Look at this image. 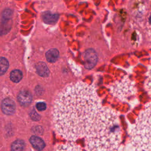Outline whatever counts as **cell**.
<instances>
[{
  "mask_svg": "<svg viewBox=\"0 0 151 151\" xmlns=\"http://www.w3.org/2000/svg\"><path fill=\"white\" fill-rule=\"evenodd\" d=\"M101 108L96 87L79 81L58 94L52 117L55 130L64 139L74 141L85 137Z\"/></svg>",
  "mask_w": 151,
  "mask_h": 151,
  "instance_id": "cell-1",
  "label": "cell"
},
{
  "mask_svg": "<svg viewBox=\"0 0 151 151\" xmlns=\"http://www.w3.org/2000/svg\"><path fill=\"white\" fill-rule=\"evenodd\" d=\"M86 137L88 150H115L121 140L119 114L114 110L101 107Z\"/></svg>",
  "mask_w": 151,
  "mask_h": 151,
  "instance_id": "cell-2",
  "label": "cell"
},
{
  "mask_svg": "<svg viewBox=\"0 0 151 151\" xmlns=\"http://www.w3.org/2000/svg\"><path fill=\"white\" fill-rule=\"evenodd\" d=\"M130 145L134 150H151V102L139 113L130 132Z\"/></svg>",
  "mask_w": 151,
  "mask_h": 151,
  "instance_id": "cell-3",
  "label": "cell"
},
{
  "mask_svg": "<svg viewBox=\"0 0 151 151\" xmlns=\"http://www.w3.org/2000/svg\"><path fill=\"white\" fill-rule=\"evenodd\" d=\"M134 83L127 76H124L120 81H116L110 87L112 94L121 100L125 101L130 96L136 93Z\"/></svg>",
  "mask_w": 151,
  "mask_h": 151,
  "instance_id": "cell-4",
  "label": "cell"
},
{
  "mask_svg": "<svg viewBox=\"0 0 151 151\" xmlns=\"http://www.w3.org/2000/svg\"><path fill=\"white\" fill-rule=\"evenodd\" d=\"M84 65L87 69H91L97 63V55L93 49H88L85 51L83 55Z\"/></svg>",
  "mask_w": 151,
  "mask_h": 151,
  "instance_id": "cell-5",
  "label": "cell"
},
{
  "mask_svg": "<svg viewBox=\"0 0 151 151\" xmlns=\"http://www.w3.org/2000/svg\"><path fill=\"white\" fill-rule=\"evenodd\" d=\"M1 109L4 113L6 114H12L15 110V102L9 98L4 99L1 103Z\"/></svg>",
  "mask_w": 151,
  "mask_h": 151,
  "instance_id": "cell-6",
  "label": "cell"
},
{
  "mask_svg": "<svg viewBox=\"0 0 151 151\" xmlns=\"http://www.w3.org/2000/svg\"><path fill=\"white\" fill-rule=\"evenodd\" d=\"M17 99L21 106H28L32 101V95L27 90H22L19 93Z\"/></svg>",
  "mask_w": 151,
  "mask_h": 151,
  "instance_id": "cell-7",
  "label": "cell"
},
{
  "mask_svg": "<svg viewBox=\"0 0 151 151\" xmlns=\"http://www.w3.org/2000/svg\"><path fill=\"white\" fill-rule=\"evenodd\" d=\"M55 150H81V148L73 142H69L65 144L56 146Z\"/></svg>",
  "mask_w": 151,
  "mask_h": 151,
  "instance_id": "cell-8",
  "label": "cell"
},
{
  "mask_svg": "<svg viewBox=\"0 0 151 151\" xmlns=\"http://www.w3.org/2000/svg\"><path fill=\"white\" fill-rule=\"evenodd\" d=\"M42 18L45 23L52 24L55 23L57 21L59 18V15L57 14H52L50 12H45L43 13Z\"/></svg>",
  "mask_w": 151,
  "mask_h": 151,
  "instance_id": "cell-9",
  "label": "cell"
},
{
  "mask_svg": "<svg viewBox=\"0 0 151 151\" xmlns=\"http://www.w3.org/2000/svg\"><path fill=\"white\" fill-rule=\"evenodd\" d=\"M29 141L32 146L37 150H42L45 147V143L40 137L32 136L30 137Z\"/></svg>",
  "mask_w": 151,
  "mask_h": 151,
  "instance_id": "cell-10",
  "label": "cell"
},
{
  "mask_svg": "<svg viewBox=\"0 0 151 151\" xmlns=\"http://www.w3.org/2000/svg\"><path fill=\"white\" fill-rule=\"evenodd\" d=\"M36 70L38 75L41 77H45L48 76L49 74L48 68L44 62H39L36 65Z\"/></svg>",
  "mask_w": 151,
  "mask_h": 151,
  "instance_id": "cell-11",
  "label": "cell"
},
{
  "mask_svg": "<svg viewBox=\"0 0 151 151\" xmlns=\"http://www.w3.org/2000/svg\"><path fill=\"white\" fill-rule=\"evenodd\" d=\"M47 60L50 63H54L57 61L59 57V52L55 48L49 50L45 54Z\"/></svg>",
  "mask_w": 151,
  "mask_h": 151,
  "instance_id": "cell-12",
  "label": "cell"
},
{
  "mask_svg": "<svg viewBox=\"0 0 151 151\" xmlns=\"http://www.w3.org/2000/svg\"><path fill=\"white\" fill-rule=\"evenodd\" d=\"M22 78V73L19 70H14L11 72L10 78L15 83L19 82Z\"/></svg>",
  "mask_w": 151,
  "mask_h": 151,
  "instance_id": "cell-13",
  "label": "cell"
},
{
  "mask_svg": "<svg viewBox=\"0 0 151 151\" xmlns=\"http://www.w3.org/2000/svg\"><path fill=\"white\" fill-rule=\"evenodd\" d=\"M145 88L149 94L151 96V64L148 67L147 78L145 81Z\"/></svg>",
  "mask_w": 151,
  "mask_h": 151,
  "instance_id": "cell-14",
  "label": "cell"
},
{
  "mask_svg": "<svg viewBox=\"0 0 151 151\" xmlns=\"http://www.w3.org/2000/svg\"><path fill=\"white\" fill-rule=\"evenodd\" d=\"M8 67L9 63L8 60L4 57H0V76L6 73Z\"/></svg>",
  "mask_w": 151,
  "mask_h": 151,
  "instance_id": "cell-15",
  "label": "cell"
},
{
  "mask_svg": "<svg viewBox=\"0 0 151 151\" xmlns=\"http://www.w3.org/2000/svg\"><path fill=\"white\" fill-rule=\"evenodd\" d=\"M25 147V143L22 140H17L14 142L11 145L12 150H22Z\"/></svg>",
  "mask_w": 151,
  "mask_h": 151,
  "instance_id": "cell-16",
  "label": "cell"
},
{
  "mask_svg": "<svg viewBox=\"0 0 151 151\" xmlns=\"http://www.w3.org/2000/svg\"><path fill=\"white\" fill-rule=\"evenodd\" d=\"M30 116H31L32 120H33L34 121H37L40 119V115L35 110H32L30 113Z\"/></svg>",
  "mask_w": 151,
  "mask_h": 151,
  "instance_id": "cell-17",
  "label": "cell"
},
{
  "mask_svg": "<svg viewBox=\"0 0 151 151\" xmlns=\"http://www.w3.org/2000/svg\"><path fill=\"white\" fill-rule=\"evenodd\" d=\"M36 107L39 111H44L46 109V104L44 102H39L37 103Z\"/></svg>",
  "mask_w": 151,
  "mask_h": 151,
  "instance_id": "cell-18",
  "label": "cell"
},
{
  "mask_svg": "<svg viewBox=\"0 0 151 151\" xmlns=\"http://www.w3.org/2000/svg\"><path fill=\"white\" fill-rule=\"evenodd\" d=\"M149 23L151 24V14H150V17H149Z\"/></svg>",
  "mask_w": 151,
  "mask_h": 151,
  "instance_id": "cell-19",
  "label": "cell"
}]
</instances>
